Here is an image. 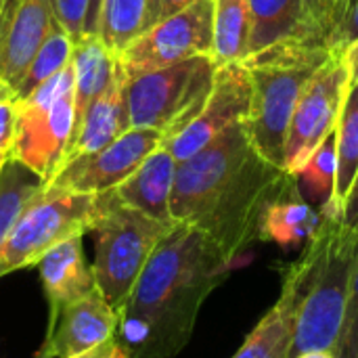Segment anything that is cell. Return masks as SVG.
<instances>
[{"instance_id": "36", "label": "cell", "mask_w": 358, "mask_h": 358, "mask_svg": "<svg viewBox=\"0 0 358 358\" xmlns=\"http://www.w3.org/2000/svg\"><path fill=\"white\" fill-rule=\"evenodd\" d=\"M103 0H90L88 13H86V36H94L99 29V17H101Z\"/></svg>"}, {"instance_id": "37", "label": "cell", "mask_w": 358, "mask_h": 358, "mask_svg": "<svg viewBox=\"0 0 358 358\" xmlns=\"http://www.w3.org/2000/svg\"><path fill=\"white\" fill-rule=\"evenodd\" d=\"M193 2L195 0H157V4H159V21L174 15V13H180L182 8L191 6Z\"/></svg>"}, {"instance_id": "2", "label": "cell", "mask_w": 358, "mask_h": 358, "mask_svg": "<svg viewBox=\"0 0 358 358\" xmlns=\"http://www.w3.org/2000/svg\"><path fill=\"white\" fill-rule=\"evenodd\" d=\"M287 176L254 151L239 122L176 166L172 220L199 229L235 262L260 241L262 214Z\"/></svg>"}, {"instance_id": "14", "label": "cell", "mask_w": 358, "mask_h": 358, "mask_svg": "<svg viewBox=\"0 0 358 358\" xmlns=\"http://www.w3.org/2000/svg\"><path fill=\"white\" fill-rule=\"evenodd\" d=\"M120 313L99 287L67 302L48 319L44 344L52 358H76L103 346L117 336Z\"/></svg>"}, {"instance_id": "5", "label": "cell", "mask_w": 358, "mask_h": 358, "mask_svg": "<svg viewBox=\"0 0 358 358\" xmlns=\"http://www.w3.org/2000/svg\"><path fill=\"white\" fill-rule=\"evenodd\" d=\"M94 235V283L105 300L120 313L136 285L149 256L172 224L122 203L113 191L99 193Z\"/></svg>"}, {"instance_id": "6", "label": "cell", "mask_w": 358, "mask_h": 358, "mask_svg": "<svg viewBox=\"0 0 358 358\" xmlns=\"http://www.w3.org/2000/svg\"><path fill=\"white\" fill-rule=\"evenodd\" d=\"M212 57H193L126 80L130 128L164 134V143L182 132L203 109L216 76Z\"/></svg>"}, {"instance_id": "40", "label": "cell", "mask_w": 358, "mask_h": 358, "mask_svg": "<svg viewBox=\"0 0 358 358\" xmlns=\"http://www.w3.org/2000/svg\"><path fill=\"white\" fill-rule=\"evenodd\" d=\"M31 358H52V357H50V350H48V346H46V344L42 342V346H40V348L36 350V355H34Z\"/></svg>"}, {"instance_id": "21", "label": "cell", "mask_w": 358, "mask_h": 358, "mask_svg": "<svg viewBox=\"0 0 358 358\" xmlns=\"http://www.w3.org/2000/svg\"><path fill=\"white\" fill-rule=\"evenodd\" d=\"M336 155H338L336 191L331 201L321 206L319 212L329 216H340L344 220V206L358 176V82L350 84L336 126Z\"/></svg>"}, {"instance_id": "15", "label": "cell", "mask_w": 358, "mask_h": 358, "mask_svg": "<svg viewBox=\"0 0 358 358\" xmlns=\"http://www.w3.org/2000/svg\"><path fill=\"white\" fill-rule=\"evenodd\" d=\"M55 21V0H0V80L13 90Z\"/></svg>"}, {"instance_id": "12", "label": "cell", "mask_w": 358, "mask_h": 358, "mask_svg": "<svg viewBox=\"0 0 358 358\" xmlns=\"http://www.w3.org/2000/svg\"><path fill=\"white\" fill-rule=\"evenodd\" d=\"M252 109V78L248 67L237 63H224L216 67L212 92L201 113L176 136L164 143L172 157L180 164L218 138L227 128L245 122Z\"/></svg>"}, {"instance_id": "20", "label": "cell", "mask_w": 358, "mask_h": 358, "mask_svg": "<svg viewBox=\"0 0 358 358\" xmlns=\"http://www.w3.org/2000/svg\"><path fill=\"white\" fill-rule=\"evenodd\" d=\"M73 126L84 117L88 107L120 76L117 57L101 42V38L84 36L73 44Z\"/></svg>"}, {"instance_id": "16", "label": "cell", "mask_w": 358, "mask_h": 358, "mask_svg": "<svg viewBox=\"0 0 358 358\" xmlns=\"http://www.w3.org/2000/svg\"><path fill=\"white\" fill-rule=\"evenodd\" d=\"M82 239L84 237H71L55 245L36 264L48 304V319L55 317L67 302L96 287L92 266L86 262Z\"/></svg>"}, {"instance_id": "8", "label": "cell", "mask_w": 358, "mask_h": 358, "mask_svg": "<svg viewBox=\"0 0 358 358\" xmlns=\"http://www.w3.org/2000/svg\"><path fill=\"white\" fill-rule=\"evenodd\" d=\"M350 73L342 50H331L329 59L304 84L292 122L287 128L283 170L298 176L308 164L317 147L336 130L346 94Z\"/></svg>"}, {"instance_id": "3", "label": "cell", "mask_w": 358, "mask_h": 358, "mask_svg": "<svg viewBox=\"0 0 358 358\" xmlns=\"http://www.w3.org/2000/svg\"><path fill=\"white\" fill-rule=\"evenodd\" d=\"M329 55V48L292 38L241 61L252 78V109L243 124L254 151L277 168H283L287 128L298 96Z\"/></svg>"}, {"instance_id": "24", "label": "cell", "mask_w": 358, "mask_h": 358, "mask_svg": "<svg viewBox=\"0 0 358 358\" xmlns=\"http://www.w3.org/2000/svg\"><path fill=\"white\" fill-rule=\"evenodd\" d=\"M250 0H214L212 59L216 65L243 61L250 55Z\"/></svg>"}, {"instance_id": "19", "label": "cell", "mask_w": 358, "mask_h": 358, "mask_svg": "<svg viewBox=\"0 0 358 358\" xmlns=\"http://www.w3.org/2000/svg\"><path fill=\"white\" fill-rule=\"evenodd\" d=\"M319 224H321V212H317L302 197L298 176L289 174L262 214L260 241L277 243L283 250L300 248L313 239Z\"/></svg>"}, {"instance_id": "23", "label": "cell", "mask_w": 358, "mask_h": 358, "mask_svg": "<svg viewBox=\"0 0 358 358\" xmlns=\"http://www.w3.org/2000/svg\"><path fill=\"white\" fill-rule=\"evenodd\" d=\"M250 55L277 42L298 38L304 19V0H250Z\"/></svg>"}, {"instance_id": "22", "label": "cell", "mask_w": 358, "mask_h": 358, "mask_svg": "<svg viewBox=\"0 0 358 358\" xmlns=\"http://www.w3.org/2000/svg\"><path fill=\"white\" fill-rule=\"evenodd\" d=\"M157 21V0H103L96 36L113 55H120Z\"/></svg>"}, {"instance_id": "11", "label": "cell", "mask_w": 358, "mask_h": 358, "mask_svg": "<svg viewBox=\"0 0 358 358\" xmlns=\"http://www.w3.org/2000/svg\"><path fill=\"white\" fill-rule=\"evenodd\" d=\"M164 145V134L149 128H130L111 145L69 159L46 185L71 193L99 195L120 187L136 168Z\"/></svg>"}, {"instance_id": "35", "label": "cell", "mask_w": 358, "mask_h": 358, "mask_svg": "<svg viewBox=\"0 0 358 358\" xmlns=\"http://www.w3.org/2000/svg\"><path fill=\"white\" fill-rule=\"evenodd\" d=\"M344 63L350 73V84L358 82V38L344 48Z\"/></svg>"}, {"instance_id": "28", "label": "cell", "mask_w": 358, "mask_h": 358, "mask_svg": "<svg viewBox=\"0 0 358 358\" xmlns=\"http://www.w3.org/2000/svg\"><path fill=\"white\" fill-rule=\"evenodd\" d=\"M336 174H338V155H336V130H334L310 155L308 164L298 174V180L306 185L315 201L325 206L334 197Z\"/></svg>"}, {"instance_id": "26", "label": "cell", "mask_w": 358, "mask_h": 358, "mask_svg": "<svg viewBox=\"0 0 358 358\" xmlns=\"http://www.w3.org/2000/svg\"><path fill=\"white\" fill-rule=\"evenodd\" d=\"M73 55V40L63 29L59 21L52 23L50 31L46 34L44 42L40 44L38 52L34 55L25 76L15 88V101L25 99L31 90H36L42 82L59 73L65 65H69Z\"/></svg>"}, {"instance_id": "33", "label": "cell", "mask_w": 358, "mask_h": 358, "mask_svg": "<svg viewBox=\"0 0 358 358\" xmlns=\"http://www.w3.org/2000/svg\"><path fill=\"white\" fill-rule=\"evenodd\" d=\"M76 358H132V355L120 344L117 338H113V340L105 342L103 346H99V348H94V350H90V352Z\"/></svg>"}, {"instance_id": "32", "label": "cell", "mask_w": 358, "mask_h": 358, "mask_svg": "<svg viewBox=\"0 0 358 358\" xmlns=\"http://www.w3.org/2000/svg\"><path fill=\"white\" fill-rule=\"evenodd\" d=\"M357 38H358V0H355V4H352L350 13L346 15L344 23L340 25V29L336 31V36H334V38H331V42H329V50H342V52H344V48H346L348 44H352Z\"/></svg>"}, {"instance_id": "7", "label": "cell", "mask_w": 358, "mask_h": 358, "mask_svg": "<svg viewBox=\"0 0 358 358\" xmlns=\"http://www.w3.org/2000/svg\"><path fill=\"white\" fill-rule=\"evenodd\" d=\"M99 212L96 195L44 187L19 214L0 248V279L31 268L55 245L92 231Z\"/></svg>"}, {"instance_id": "4", "label": "cell", "mask_w": 358, "mask_h": 358, "mask_svg": "<svg viewBox=\"0 0 358 358\" xmlns=\"http://www.w3.org/2000/svg\"><path fill=\"white\" fill-rule=\"evenodd\" d=\"M315 241L317 260L298 308L292 357L310 350L334 352L346 315L358 229L344 224L340 216L321 212Z\"/></svg>"}, {"instance_id": "41", "label": "cell", "mask_w": 358, "mask_h": 358, "mask_svg": "<svg viewBox=\"0 0 358 358\" xmlns=\"http://www.w3.org/2000/svg\"><path fill=\"white\" fill-rule=\"evenodd\" d=\"M6 157H8V153H0V170H2V166L6 162Z\"/></svg>"}, {"instance_id": "39", "label": "cell", "mask_w": 358, "mask_h": 358, "mask_svg": "<svg viewBox=\"0 0 358 358\" xmlns=\"http://www.w3.org/2000/svg\"><path fill=\"white\" fill-rule=\"evenodd\" d=\"M10 99H15V90L4 80H0V105L6 103V101H10Z\"/></svg>"}, {"instance_id": "29", "label": "cell", "mask_w": 358, "mask_h": 358, "mask_svg": "<svg viewBox=\"0 0 358 358\" xmlns=\"http://www.w3.org/2000/svg\"><path fill=\"white\" fill-rule=\"evenodd\" d=\"M334 355L336 358H358V245L355 266H352V277H350L346 315H344V323H342Z\"/></svg>"}, {"instance_id": "34", "label": "cell", "mask_w": 358, "mask_h": 358, "mask_svg": "<svg viewBox=\"0 0 358 358\" xmlns=\"http://www.w3.org/2000/svg\"><path fill=\"white\" fill-rule=\"evenodd\" d=\"M344 224L358 227V176L352 185L348 199H346V206H344Z\"/></svg>"}, {"instance_id": "10", "label": "cell", "mask_w": 358, "mask_h": 358, "mask_svg": "<svg viewBox=\"0 0 358 358\" xmlns=\"http://www.w3.org/2000/svg\"><path fill=\"white\" fill-rule=\"evenodd\" d=\"M73 117V88L50 103L17 101L15 138L8 157H15L48 182L65 164Z\"/></svg>"}, {"instance_id": "38", "label": "cell", "mask_w": 358, "mask_h": 358, "mask_svg": "<svg viewBox=\"0 0 358 358\" xmlns=\"http://www.w3.org/2000/svg\"><path fill=\"white\" fill-rule=\"evenodd\" d=\"M292 358H336V355L331 350H310V352H302Z\"/></svg>"}, {"instance_id": "27", "label": "cell", "mask_w": 358, "mask_h": 358, "mask_svg": "<svg viewBox=\"0 0 358 358\" xmlns=\"http://www.w3.org/2000/svg\"><path fill=\"white\" fill-rule=\"evenodd\" d=\"M355 0H304V19L296 40L329 48L331 38L344 23Z\"/></svg>"}, {"instance_id": "30", "label": "cell", "mask_w": 358, "mask_h": 358, "mask_svg": "<svg viewBox=\"0 0 358 358\" xmlns=\"http://www.w3.org/2000/svg\"><path fill=\"white\" fill-rule=\"evenodd\" d=\"M90 0H55V15L69 38L80 42L86 36V13Z\"/></svg>"}, {"instance_id": "18", "label": "cell", "mask_w": 358, "mask_h": 358, "mask_svg": "<svg viewBox=\"0 0 358 358\" xmlns=\"http://www.w3.org/2000/svg\"><path fill=\"white\" fill-rule=\"evenodd\" d=\"M128 130L130 120L126 103V76L120 69V76L113 80V84L88 107L84 117L73 126L65 153V164L78 155L94 153L111 145Z\"/></svg>"}, {"instance_id": "1", "label": "cell", "mask_w": 358, "mask_h": 358, "mask_svg": "<svg viewBox=\"0 0 358 358\" xmlns=\"http://www.w3.org/2000/svg\"><path fill=\"white\" fill-rule=\"evenodd\" d=\"M231 266L206 233L174 222L120 310L115 338L132 358L178 357L191 342L201 306Z\"/></svg>"}, {"instance_id": "25", "label": "cell", "mask_w": 358, "mask_h": 358, "mask_svg": "<svg viewBox=\"0 0 358 358\" xmlns=\"http://www.w3.org/2000/svg\"><path fill=\"white\" fill-rule=\"evenodd\" d=\"M44 187V178H40L34 170L15 157H6L0 170V248L6 241L19 214Z\"/></svg>"}, {"instance_id": "31", "label": "cell", "mask_w": 358, "mask_h": 358, "mask_svg": "<svg viewBox=\"0 0 358 358\" xmlns=\"http://www.w3.org/2000/svg\"><path fill=\"white\" fill-rule=\"evenodd\" d=\"M17 124V101L10 99L0 105V153H10Z\"/></svg>"}, {"instance_id": "9", "label": "cell", "mask_w": 358, "mask_h": 358, "mask_svg": "<svg viewBox=\"0 0 358 358\" xmlns=\"http://www.w3.org/2000/svg\"><path fill=\"white\" fill-rule=\"evenodd\" d=\"M212 42L214 0H195L180 13L157 21L115 57L126 80H132L193 57H212Z\"/></svg>"}, {"instance_id": "13", "label": "cell", "mask_w": 358, "mask_h": 358, "mask_svg": "<svg viewBox=\"0 0 358 358\" xmlns=\"http://www.w3.org/2000/svg\"><path fill=\"white\" fill-rule=\"evenodd\" d=\"M317 260L315 235L302 256L283 268L281 294L231 358H292L296 317Z\"/></svg>"}, {"instance_id": "17", "label": "cell", "mask_w": 358, "mask_h": 358, "mask_svg": "<svg viewBox=\"0 0 358 358\" xmlns=\"http://www.w3.org/2000/svg\"><path fill=\"white\" fill-rule=\"evenodd\" d=\"M178 162L172 153L159 145L153 153L145 157V162L130 174L120 187L113 189L117 199L153 220L174 224L170 214V197L174 187Z\"/></svg>"}]
</instances>
